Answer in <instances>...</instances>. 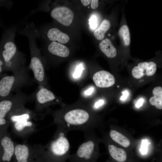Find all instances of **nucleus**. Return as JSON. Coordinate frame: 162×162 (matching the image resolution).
Wrapping results in <instances>:
<instances>
[{
  "mask_svg": "<svg viewBox=\"0 0 162 162\" xmlns=\"http://www.w3.org/2000/svg\"><path fill=\"white\" fill-rule=\"evenodd\" d=\"M56 126L53 137L44 146L46 162H66L70 154L68 131L62 126Z\"/></svg>",
  "mask_w": 162,
  "mask_h": 162,
  "instance_id": "nucleus-4",
  "label": "nucleus"
},
{
  "mask_svg": "<svg viewBox=\"0 0 162 162\" xmlns=\"http://www.w3.org/2000/svg\"><path fill=\"white\" fill-rule=\"evenodd\" d=\"M99 47L101 51L109 58H113L117 55L116 48L108 38L102 40L99 44Z\"/></svg>",
  "mask_w": 162,
  "mask_h": 162,
  "instance_id": "nucleus-18",
  "label": "nucleus"
},
{
  "mask_svg": "<svg viewBox=\"0 0 162 162\" xmlns=\"http://www.w3.org/2000/svg\"><path fill=\"white\" fill-rule=\"evenodd\" d=\"M83 68L82 64H80L76 68L73 74V77L74 78H77L79 77L82 74Z\"/></svg>",
  "mask_w": 162,
  "mask_h": 162,
  "instance_id": "nucleus-25",
  "label": "nucleus"
},
{
  "mask_svg": "<svg viewBox=\"0 0 162 162\" xmlns=\"http://www.w3.org/2000/svg\"><path fill=\"white\" fill-rule=\"evenodd\" d=\"M10 124L7 119L0 117V136L8 132V129Z\"/></svg>",
  "mask_w": 162,
  "mask_h": 162,
  "instance_id": "nucleus-24",
  "label": "nucleus"
},
{
  "mask_svg": "<svg viewBox=\"0 0 162 162\" xmlns=\"http://www.w3.org/2000/svg\"><path fill=\"white\" fill-rule=\"evenodd\" d=\"M29 67L26 66L22 70L13 73L11 75H6L0 79V99L5 98L13 92H16L22 87L32 85L34 80L29 73Z\"/></svg>",
  "mask_w": 162,
  "mask_h": 162,
  "instance_id": "nucleus-5",
  "label": "nucleus"
},
{
  "mask_svg": "<svg viewBox=\"0 0 162 162\" xmlns=\"http://www.w3.org/2000/svg\"><path fill=\"white\" fill-rule=\"evenodd\" d=\"M104 103V101L103 100H100L95 103L93 106V108L95 109H98L103 105Z\"/></svg>",
  "mask_w": 162,
  "mask_h": 162,
  "instance_id": "nucleus-28",
  "label": "nucleus"
},
{
  "mask_svg": "<svg viewBox=\"0 0 162 162\" xmlns=\"http://www.w3.org/2000/svg\"><path fill=\"white\" fill-rule=\"evenodd\" d=\"M15 144L8 132L0 136V162H15Z\"/></svg>",
  "mask_w": 162,
  "mask_h": 162,
  "instance_id": "nucleus-9",
  "label": "nucleus"
},
{
  "mask_svg": "<svg viewBox=\"0 0 162 162\" xmlns=\"http://www.w3.org/2000/svg\"><path fill=\"white\" fill-rule=\"evenodd\" d=\"M156 64L154 62H141L133 68L132 74L135 78L140 79L145 75L152 76L156 72Z\"/></svg>",
  "mask_w": 162,
  "mask_h": 162,
  "instance_id": "nucleus-13",
  "label": "nucleus"
},
{
  "mask_svg": "<svg viewBox=\"0 0 162 162\" xmlns=\"http://www.w3.org/2000/svg\"><path fill=\"white\" fill-rule=\"evenodd\" d=\"M89 24L91 27L92 28H94L97 25V20L95 16H92L90 19Z\"/></svg>",
  "mask_w": 162,
  "mask_h": 162,
  "instance_id": "nucleus-27",
  "label": "nucleus"
},
{
  "mask_svg": "<svg viewBox=\"0 0 162 162\" xmlns=\"http://www.w3.org/2000/svg\"><path fill=\"white\" fill-rule=\"evenodd\" d=\"M94 88L90 87L86 90L84 92L85 94L87 95H91L94 91Z\"/></svg>",
  "mask_w": 162,
  "mask_h": 162,
  "instance_id": "nucleus-32",
  "label": "nucleus"
},
{
  "mask_svg": "<svg viewBox=\"0 0 162 162\" xmlns=\"http://www.w3.org/2000/svg\"><path fill=\"white\" fill-rule=\"evenodd\" d=\"M33 93L28 95L19 90L15 94H11L5 98L0 99V117L6 118L11 111L25 106L28 102L33 100Z\"/></svg>",
  "mask_w": 162,
  "mask_h": 162,
  "instance_id": "nucleus-8",
  "label": "nucleus"
},
{
  "mask_svg": "<svg viewBox=\"0 0 162 162\" xmlns=\"http://www.w3.org/2000/svg\"><path fill=\"white\" fill-rule=\"evenodd\" d=\"M144 100L142 98H140L138 100L137 102L136 106L137 107L139 108L142 105Z\"/></svg>",
  "mask_w": 162,
  "mask_h": 162,
  "instance_id": "nucleus-33",
  "label": "nucleus"
},
{
  "mask_svg": "<svg viewBox=\"0 0 162 162\" xmlns=\"http://www.w3.org/2000/svg\"><path fill=\"white\" fill-rule=\"evenodd\" d=\"M92 0H81V2L82 4L84 6H86L89 5L91 3Z\"/></svg>",
  "mask_w": 162,
  "mask_h": 162,
  "instance_id": "nucleus-34",
  "label": "nucleus"
},
{
  "mask_svg": "<svg viewBox=\"0 0 162 162\" xmlns=\"http://www.w3.org/2000/svg\"><path fill=\"white\" fill-rule=\"evenodd\" d=\"M98 0H92L91 1V7L93 9H96L98 5Z\"/></svg>",
  "mask_w": 162,
  "mask_h": 162,
  "instance_id": "nucleus-29",
  "label": "nucleus"
},
{
  "mask_svg": "<svg viewBox=\"0 0 162 162\" xmlns=\"http://www.w3.org/2000/svg\"><path fill=\"white\" fill-rule=\"evenodd\" d=\"M47 38L52 42H56L61 44H66L69 40V36L61 32L56 28H52L49 29L46 33Z\"/></svg>",
  "mask_w": 162,
  "mask_h": 162,
  "instance_id": "nucleus-16",
  "label": "nucleus"
},
{
  "mask_svg": "<svg viewBox=\"0 0 162 162\" xmlns=\"http://www.w3.org/2000/svg\"><path fill=\"white\" fill-rule=\"evenodd\" d=\"M17 27L14 26L8 29L0 44V55L5 70L13 73L26 67V55L19 51L15 42Z\"/></svg>",
  "mask_w": 162,
  "mask_h": 162,
  "instance_id": "nucleus-1",
  "label": "nucleus"
},
{
  "mask_svg": "<svg viewBox=\"0 0 162 162\" xmlns=\"http://www.w3.org/2000/svg\"><path fill=\"white\" fill-rule=\"evenodd\" d=\"M33 93L35 103L34 112L35 113L41 111L49 103L56 99L53 93L45 87H38Z\"/></svg>",
  "mask_w": 162,
  "mask_h": 162,
  "instance_id": "nucleus-10",
  "label": "nucleus"
},
{
  "mask_svg": "<svg viewBox=\"0 0 162 162\" xmlns=\"http://www.w3.org/2000/svg\"><path fill=\"white\" fill-rule=\"evenodd\" d=\"M122 95L120 99L122 100H125L129 94L128 92L127 91H124L122 92Z\"/></svg>",
  "mask_w": 162,
  "mask_h": 162,
  "instance_id": "nucleus-30",
  "label": "nucleus"
},
{
  "mask_svg": "<svg viewBox=\"0 0 162 162\" xmlns=\"http://www.w3.org/2000/svg\"><path fill=\"white\" fill-rule=\"evenodd\" d=\"M108 147L109 153L114 160L118 162H124L126 160L127 154L124 149L113 145L109 144Z\"/></svg>",
  "mask_w": 162,
  "mask_h": 162,
  "instance_id": "nucleus-19",
  "label": "nucleus"
},
{
  "mask_svg": "<svg viewBox=\"0 0 162 162\" xmlns=\"http://www.w3.org/2000/svg\"><path fill=\"white\" fill-rule=\"evenodd\" d=\"M13 132L22 138L30 136L35 131V124L31 120H23L11 124Z\"/></svg>",
  "mask_w": 162,
  "mask_h": 162,
  "instance_id": "nucleus-12",
  "label": "nucleus"
},
{
  "mask_svg": "<svg viewBox=\"0 0 162 162\" xmlns=\"http://www.w3.org/2000/svg\"><path fill=\"white\" fill-rule=\"evenodd\" d=\"M93 80L96 86L100 88L109 87L113 86L115 82L114 76L109 72L104 70L94 74Z\"/></svg>",
  "mask_w": 162,
  "mask_h": 162,
  "instance_id": "nucleus-15",
  "label": "nucleus"
},
{
  "mask_svg": "<svg viewBox=\"0 0 162 162\" xmlns=\"http://www.w3.org/2000/svg\"><path fill=\"white\" fill-rule=\"evenodd\" d=\"M118 33L125 45L127 46L129 45L130 43V36L128 26L126 25L122 26L119 30Z\"/></svg>",
  "mask_w": 162,
  "mask_h": 162,
  "instance_id": "nucleus-23",
  "label": "nucleus"
},
{
  "mask_svg": "<svg viewBox=\"0 0 162 162\" xmlns=\"http://www.w3.org/2000/svg\"><path fill=\"white\" fill-rule=\"evenodd\" d=\"M148 141L146 140H143L142 141L140 151L142 154H146L148 150Z\"/></svg>",
  "mask_w": 162,
  "mask_h": 162,
  "instance_id": "nucleus-26",
  "label": "nucleus"
},
{
  "mask_svg": "<svg viewBox=\"0 0 162 162\" xmlns=\"http://www.w3.org/2000/svg\"><path fill=\"white\" fill-rule=\"evenodd\" d=\"M36 114L34 111L26 108L25 106L16 109L9 113L6 119L11 124L23 120H31L35 117Z\"/></svg>",
  "mask_w": 162,
  "mask_h": 162,
  "instance_id": "nucleus-14",
  "label": "nucleus"
},
{
  "mask_svg": "<svg viewBox=\"0 0 162 162\" xmlns=\"http://www.w3.org/2000/svg\"><path fill=\"white\" fill-rule=\"evenodd\" d=\"M84 133V141L75 153L70 155L68 159L69 162H96L97 143L92 130Z\"/></svg>",
  "mask_w": 162,
  "mask_h": 162,
  "instance_id": "nucleus-6",
  "label": "nucleus"
},
{
  "mask_svg": "<svg viewBox=\"0 0 162 162\" xmlns=\"http://www.w3.org/2000/svg\"><path fill=\"white\" fill-rule=\"evenodd\" d=\"M110 26L109 21L106 19L104 20L99 26L94 31L93 34L95 38L99 40H103L105 34L109 29Z\"/></svg>",
  "mask_w": 162,
  "mask_h": 162,
  "instance_id": "nucleus-21",
  "label": "nucleus"
},
{
  "mask_svg": "<svg viewBox=\"0 0 162 162\" xmlns=\"http://www.w3.org/2000/svg\"><path fill=\"white\" fill-rule=\"evenodd\" d=\"M5 70L4 63L1 59L0 55V74Z\"/></svg>",
  "mask_w": 162,
  "mask_h": 162,
  "instance_id": "nucleus-31",
  "label": "nucleus"
},
{
  "mask_svg": "<svg viewBox=\"0 0 162 162\" xmlns=\"http://www.w3.org/2000/svg\"><path fill=\"white\" fill-rule=\"evenodd\" d=\"M47 50L50 54L62 57H68L70 53L69 49L66 46L56 42L50 43Z\"/></svg>",
  "mask_w": 162,
  "mask_h": 162,
  "instance_id": "nucleus-17",
  "label": "nucleus"
},
{
  "mask_svg": "<svg viewBox=\"0 0 162 162\" xmlns=\"http://www.w3.org/2000/svg\"><path fill=\"white\" fill-rule=\"evenodd\" d=\"M15 162H46L44 146L15 143Z\"/></svg>",
  "mask_w": 162,
  "mask_h": 162,
  "instance_id": "nucleus-7",
  "label": "nucleus"
},
{
  "mask_svg": "<svg viewBox=\"0 0 162 162\" xmlns=\"http://www.w3.org/2000/svg\"><path fill=\"white\" fill-rule=\"evenodd\" d=\"M153 96L149 99V102L151 105L154 106L158 109H162V88L160 86L154 88L152 90Z\"/></svg>",
  "mask_w": 162,
  "mask_h": 162,
  "instance_id": "nucleus-20",
  "label": "nucleus"
},
{
  "mask_svg": "<svg viewBox=\"0 0 162 162\" xmlns=\"http://www.w3.org/2000/svg\"><path fill=\"white\" fill-rule=\"evenodd\" d=\"M55 114L54 122L56 125L62 126L68 132L80 130L84 133L91 130L94 124L88 111L76 108L66 111L63 114Z\"/></svg>",
  "mask_w": 162,
  "mask_h": 162,
  "instance_id": "nucleus-3",
  "label": "nucleus"
},
{
  "mask_svg": "<svg viewBox=\"0 0 162 162\" xmlns=\"http://www.w3.org/2000/svg\"><path fill=\"white\" fill-rule=\"evenodd\" d=\"M50 15L59 23L66 26H68L71 23L74 16L73 11L64 6L54 8L51 11Z\"/></svg>",
  "mask_w": 162,
  "mask_h": 162,
  "instance_id": "nucleus-11",
  "label": "nucleus"
},
{
  "mask_svg": "<svg viewBox=\"0 0 162 162\" xmlns=\"http://www.w3.org/2000/svg\"><path fill=\"white\" fill-rule=\"evenodd\" d=\"M19 32L20 34L26 36L28 39L31 56L28 67L33 72L34 81L38 84V88L45 87L44 68L40 50L38 47L36 41V38L39 37L37 29L34 23L32 22L26 25Z\"/></svg>",
  "mask_w": 162,
  "mask_h": 162,
  "instance_id": "nucleus-2",
  "label": "nucleus"
},
{
  "mask_svg": "<svg viewBox=\"0 0 162 162\" xmlns=\"http://www.w3.org/2000/svg\"><path fill=\"white\" fill-rule=\"evenodd\" d=\"M110 135L113 141L124 147H127L130 145V141L128 138L115 130H111Z\"/></svg>",
  "mask_w": 162,
  "mask_h": 162,
  "instance_id": "nucleus-22",
  "label": "nucleus"
},
{
  "mask_svg": "<svg viewBox=\"0 0 162 162\" xmlns=\"http://www.w3.org/2000/svg\"><path fill=\"white\" fill-rule=\"evenodd\" d=\"M119 87V86H117V87Z\"/></svg>",
  "mask_w": 162,
  "mask_h": 162,
  "instance_id": "nucleus-35",
  "label": "nucleus"
}]
</instances>
